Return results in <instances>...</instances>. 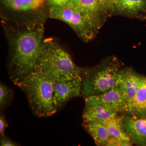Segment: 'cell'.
<instances>
[{
	"label": "cell",
	"mask_w": 146,
	"mask_h": 146,
	"mask_svg": "<svg viewBox=\"0 0 146 146\" xmlns=\"http://www.w3.org/2000/svg\"><path fill=\"white\" fill-rule=\"evenodd\" d=\"M122 64L116 57L109 58L96 66L83 69L82 94L84 99L106 92L117 86Z\"/></svg>",
	"instance_id": "obj_4"
},
{
	"label": "cell",
	"mask_w": 146,
	"mask_h": 146,
	"mask_svg": "<svg viewBox=\"0 0 146 146\" xmlns=\"http://www.w3.org/2000/svg\"><path fill=\"white\" fill-rule=\"evenodd\" d=\"M124 130L133 143L146 146V115L140 118H123Z\"/></svg>",
	"instance_id": "obj_10"
},
{
	"label": "cell",
	"mask_w": 146,
	"mask_h": 146,
	"mask_svg": "<svg viewBox=\"0 0 146 146\" xmlns=\"http://www.w3.org/2000/svg\"><path fill=\"white\" fill-rule=\"evenodd\" d=\"M84 127L94 139L98 146H106L112 136L105 125L102 121L84 122Z\"/></svg>",
	"instance_id": "obj_14"
},
{
	"label": "cell",
	"mask_w": 146,
	"mask_h": 146,
	"mask_svg": "<svg viewBox=\"0 0 146 146\" xmlns=\"http://www.w3.org/2000/svg\"><path fill=\"white\" fill-rule=\"evenodd\" d=\"M83 12L93 18L101 26L108 15L104 0H71Z\"/></svg>",
	"instance_id": "obj_12"
},
{
	"label": "cell",
	"mask_w": 146,
	"mask_h": 146,
	"mask_svg": "<svg viewBox=\"0 0 146 146\" xmlns=\"http://www.w3.org/2000/svg\"><path fill=\"white\" fill-rule=\"evenodd\" d=\"M13 92L3 83L0 84V109H5L11 104L13 100Z\"/></svg>",
	"instance_id": "obj_17"
},
{
	"label": "cell",
	"mask_w": 146,
	"mask_h": 146,
	"mask_svg": "<svg viewBox=\"0 0 146 146\" xmlns=\"http://www.w3.org/2000/svg\"><path fill=\"white\" fill-rule=\"evenodd\" d=\"M44 21H2L9 49L7 68L17 85L34 71L44 41Z\"/></svg>",
	"instance_id": "obj_1"
},
{
	"label": "cell",
	"mask_w": 146,
	"mask_h": 146,
	"mask_svg": "<svg viewBox=\"0 0 146 146\" xmlns=\"http://www.w3.org/2000/svg\"><path fill=\"white\" fill-rule=\"evenodd\" d=\"M8 127V124L6 120L5 117L2 114L0 116V135L1 137L5 136L6 129Z\"/></svg>",
	"instance_id": "obj_19"
},
{
	"label": "cell",
	"mask_w": 146,
	"mask_h": 146,
	"mask_svg": "<svg viewBox=\"0 0 146 146\" xmlns=\"http://www.w3.org/2000/svg\"><path fill=\"white\" fill-rule=\"evenodd\" d=\"M82 70L57 41L44 39L33 72L44 73L54 83L81 77Z\"/></svg>",
	"instance_id": "obj_2"
},
{
	"label": "cell",
	"mask_w": 146,
	"mask_h": 146,
	"mask_svg": "<svg viewBox=\"0 0 146 146\" xmlns=\"http://www.w3.org/2000/svg\"><path fill=\"white\" fill-rule=\"evenodd\" d=\"M108 14L123 16L146 20V0H106Z\"/></svg>",
	"instance_id": "obj_6"
},
{
	"label": "cell",
	"mask_w": 146,
	"mask_h": 146,
	"mask_svg": "<svg viewBox=\"0 0 146 146\" xmlns=\"http://www.w3.org/2000/svg\"><path fill=\"white\" fill-rule=\"evenodd\" d=\"M122 116L117 114L107 119L101 121L105 125L110 136L125 141H131L130 138L125 132L123 126Z\"/></svg>",
	"instance_id": "obj_16"
},
{
	"label": "cell",
	"mask_w": 146,
	"mask_h": 146,
	"mask_svg": "<svg viewBox=\"0 0 146 146\" xmlns=\"http://www.w3.org/2000/svg\"><path fill=\"white\" fill-rule=\"evenodd\" d=\"M70 1V0H48V3L50 6L52 5L61 6L66 4Z\"/></svg>",
	"instance_id": "obj_21"
},
{
	"label": "cell",
	"mask_w": 146,
	"mask_h": 146,
	"mask_svg": "<svg viewBox=\"0 0 146 146\" xmlns=\"http://www.w3.org/2000/svg\"><path fill=\"white\" fill-rule=\"evenodd\" d=\"M122 112L135 118L146 115V80L138 90L133 102Z\"/></svg>",
	"instance_id": "obj_13"
},
{
	"label": "cell",
	"mask_w": 146,
	"mask_h": 146,
	"mask_svg": "<svg viewBox=\"0 0 146 146\" xmlns=\"http://www.w3.org/2000/svg\"><path fill=\"white\" fill-rule=\"evenodd\" d=\"M117 112L101 106L93 104H85L82 117L84 122L103 121L111 117Z\"/></svg>",
	"instance_id": "obj_15"
},
{
	"label": "cell",
	"mask_w": 146,
	"mask_h": 146,
	"mask_svg": "<svg viewBox=\"0 0 146 146\" xmlns=\"http://www.w3.org/2000/svg\"><path fill=\"white\" fill-rule=\"evenodd\" d=\"M104 2L105 3V1H106V0H104Z\"/></svg>",
	"instance_id": "obj_22"
},
{
	"label": "cell",
	"mask_w": 146,
	"mask_h": 146,
	"mask_svg": "<svg viewBox=\"0 0 146 146\" xmlns=\"http://www.w3.org/2000/svg\"><path fill=\"white\" fill-rule=\"evenodd\" d=\"M3 6L14 14L23 15L36 14L41 10L48 0H1Z\"/></svg>",
	"instance_id": "obj_11"
},
{
	"label": "cell",
	"mask_w": 146,
	"mask_h": 146,
	"mask_svg": "<svg viewBox=\"0 0 146 146\" xmlns=\"http://www.w3.org/2000/svg\"><path fill=\"white\" fill-rule=\"evenodd\" d=\"M49 16L68 24L85 42L93 40L102 27L71 0L64 5L50 6Z\"/></svg>",
	"instance_id": "obj_5"
},
{
	"label": "cell",
	"mask_w": 146,
	"mask_h": 146,
	"mask_svg": "<svg viewBox=\"0 0 146 146\" xmlns=\"http://www.w3.org/2000/svg\"><path fill=\"white\" fill-rule=\"evenodd\" d=\"M0 145L1 146H18V145L11 141L10 139L5 136L1 137Z\"/></svg>",
	"instance_id": "obj_20"
},
{
	"label": "cell",
	"mask_w": 146,
	"mask_h": 146,
	"mask_svg": "<svg viewBox=\"0 0 146 146\" xmlns=\"http://www.w3.org/2000/svg\"><path fill=\"white\" fill-rule=\"evenodd\" d=\"M133 143L131 141L122 140L119 138L111 137L106 146H130Z\"/></svg>",
	"instance_id": "obj_18"
},
{
	"label": "cell",
	"mask_w": 146,
	"mask_h": 146,
	"mask_svg": "<svg viewBox=\"0 0 146 146\" xmlns=\"http://www.w3.org/2000/svg\"><path fill=\"white\" fill-rule=\"evenodd\" d=\"M81 77L53 83V100L57 111L73 98L79 96L82 93Z\"/></svg>",
	"instance_id": "obj_8"
},
{
	"label": "cell",
	"mask_w": 146,
	"mask_h": 146,
	"mask_svg": "<svg viewBox=\"0 0 146 146\" xmlns=\"http://www.w3.org/2000/svg\"><path fill=\"white\" fill-rule=\"evenodd\" d=\"M85 102V104L101 106L117 112H121L125 104L123 96L117 86L102 94L86 97Z\"/></svg>",
	"instance_id": "obj_9"
},
{
	"label": "cell",
	"mask_w": 146,
	"mask_h": 146,
	"mask_svg": "<svg viewBox=\"0 0 146 146\" xmlns=\"http://www.w3.org/2000/svg\"><path fill=\"white\" fill-rule=\"evenodd\" d=\"M17 85L25 94L35 116L47 117L57 112L53 100V82L46 75L32 72Z\"/></svg>",
	"instance_id": "obj_3"
},
{
	"label": "cell",
	"mask_w": 146,
	"mask_h": 146,
	"mask_svg": "<svg viewBox=\"0 0 146 146\" xmlns=\"http://www.w3.org/2000/svg\"><path fill=\"white\" fill-rule=\"evenodd\" d=\"M146 80V77L140 75L131 69L122 70L117 86L123 96L125 104L121 112L133 102L138 90Z\"/></svg>",
	"instance_id": "obj_7"
}]
</instances>
